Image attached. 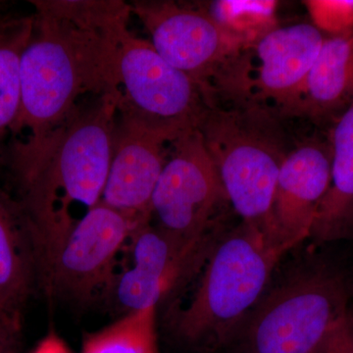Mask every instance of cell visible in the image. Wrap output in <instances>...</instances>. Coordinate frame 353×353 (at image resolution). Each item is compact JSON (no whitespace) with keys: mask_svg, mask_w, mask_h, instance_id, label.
Here are the masks:
<instances>
[{"mask_svg":"<svg viewBox=\"0 0 353 353\" xmlns=\"http://www.w3.org/2000/svg\"><path fill=\"white\" fill-rule=\"evenodd\" d=\"M34 29L21 60L19 112L9 159L38 148L83 95L118 90L116 64L131 4L122 0H31Z\"/></svg>","mask_w":353,"mask_h":353,"instance_id":"obj_1","label":"cell"},{"mask_svg":"<svg viewBox=\"0 0 353 353\" xmlns=\"http://www.w3.org/2000/svg\"><path fill=\"white\" fill-rule=\"evenodd\" d=\"M119 90L79 104L38 148L10 165L39 263L50 270L70 232L101 201L112 160Z\"/></svg>","mask_w":353,"mask_h":353,"instance_id":"obj_2","label":"cell"},{"mask_svg":"<svg viewBox=\"0 0 353 353\" xmlns=\"http://www.w3.org/2000/svg\"><path fill=\"white\" fill-rule=\"evenodd\" d=\"M284 120L270 109L214 105L208 106L197 127L228 201L243 223L259 228L273 241L276 183L292 150Z\"/></svg>","mask_w":353,"mask_h":353,"instance_id":"obj_3","label":"cell"},{"mask_svg":"<svg viewBox=\"0 0 353 353\" xmlns=\"http://www.w3.org/2000/svg\"><path fill=\"white\" fill-rule=\"evenodd\" d=\"M290 248L243 223L213 248L189 303L174 312V331L189 343L227 338L259 301Z\"/></svg>","mask_w":353,"mask_h":353,"instance_id":"obj_4","label":"cell"},{"mask_svg":"<svg viewBox=\"0 0 353 353\" xmlns=\"http://www.w3.org/2000/svg\"><path fill=\"white\" fill-rule=\"evenodd\" d=\"M324 39L315 26L299 23L279 26L241 46L209 83L208 106L266 108L278 113L307 75Z\"/></svg>","mask_w":353,"mask_h":353,"instance_id":"obj_5","label":"cell"},{"mask_svg":"<svg viewBox=\"0 0 353 353\" xmlns=\"http://www.w3.org/2000/svg\"><path fill=\"white\" fill-rule=\"evenodd\" d=\"M118 116L172 141L196 129L208 108L201 85L128 30L116 64Z\"/></svg>","mask_w":353,"mask_h":353,"instance_id":"obj_6","label":"cell"},{"mask_svg":"<svg viewBox=\"0 0 353 353\" xmlns=\"http://www.w3.org/2000/svg\"><path fill=\"white\" fill-rule=\"evenodd\" d=\"M343 280L329 272L299 274L274 290L252 316L248 353H315L347 315Z\"/></svg>","mask_w":353,"mask_h":353,"instance_id":"obj_7","label":"cell"},{"mask_svg":"<svg viewBox=\"0 0 353 353\" xmlns=\"http://www.w3.org/2000/svg\"><path fill=\"white\" fill-rule=\"evenodd\" d=\"M228 201L199 129L169 143L166 162L152 199V220L185 243L204 241L216 209Z\"/></svg>","mask_w":353,"mask_h":353,"instance_id":"obj_8","label":"cell"},{"mask_svg":"<svg viewBox=\"0 0 353 353\" xmlns=\"http://www.w3.org/2000/svg\"><path fill=\"white\" fill-rule=\"evenodd\" d=\"M130 4L160 57L196 81L206 97L216 72L241 44L228 36L201 4L190 6L170 0H137Z\"/></svg>","mask_w":353,"mask_h":353,"instance_id":"obj_9","label":"cell"},{"mask_svg":"<svg viewBox=\"0 0 353 353\" xmlns=\"http://www.w3.org/2000/svg\"><path fill=\"white\" fill-rule=\"evenodd\" d=\"M141 224L99 202L70 232L44 288L80 301L110 289L118 253Z\"/></svg>","mask_w":353,"mask_h":353,"instance_id":"obj_10","label":"cell"},{"mask_svg":"<svg viewBox=\"0 0 353 353\" xmlns=\"http://www.w3.org/2000/svg\"><path fill=\"white\" fill-rule=\"evenodd\" d=\"M132 265L114 278V299L126 313L157 303L196 267L202 243H185L152 225L143 223L130 238Z\"/></svg>","mask_w":353,"mask_h":353,"instance_id":"obj_11","label":"cell"},{"mask_svg":"<svg viewBox=\"0 0 353 353\" xmlns=\"http://www.w3.org/2000/svg\"><path fill=\"white\" fill-rule=\"evenodd\" d=\"M330 139L292 146L279 172L271 211L274 240L292 248L310 236L316 212L331 182Z\"/></svg>","mask_w":353,"mask_h":353,"instance_id":"obj_12","label":"cell"},{"mask_svg":"<svg viewBox=\"0 0 353 353\" xmlns=\"http://www.w3.org/2000/svg\"><path fill=\"white\" fill-rule=\"evenodd\" d=\"M171 141L118 116L102 203L137 222L152 220V194Z\"/></svg>","mask_w":353,"mask_h":353,"instance_id":"obj_13","label":"cell"},{"mask_svg":"<svg viewBox=\"0 0 353 353\" xmlns=\"http://www.w3.org/2000/svg\"><path fill=\"white\" fill-rule=\"evenodd\" d=\"M353 102V30L325 37L303 83L278 111L283 119L334 123Z\"/></svg>","mask_w":353,"mask_h":353,"instance_id":"obj_14","label":"cell"},{"mask_svg":"<svg viewBox=\"0 0 353 353\" xmlns=\"http://www.w3.org/2000/svg\"><path fill=\"white\" fill-rule=\"evenodd\" d=\"M37 282L38 259L27 216L19 201L0 188V310L21 320Z\"/></svg>","mask_w":353,"mask_h":353,"instance_id":"obj_15","label":"cell"},{"mask_svg":"<svg viewBox=\"0 0 353 353\" xmlns=\"http://www.w3.org/2000/svg\"><path fill=\"white\" fill-rule=\"evenodd\" d=\"M331 182L310 236L332 241L353 238V102L332 129Z\"/></svg>","mask_w":353,"mask_h":353,"instance_id":"obj_16","label":"cell"},{"mask_svg":"<svg viewBox=\"0 0 353 353\" xmlns=\"http://www.w3.org/2000/svg\"><path fill=\"white\" fill-rule=\"evenodd\" d=\"M34 15L0 23V145L10 134L21 99V60L31 39Z\"/></svg>","mask_w":353,"mask_h":353,"instance_id":"obj_17","label":"cell"},{"mask_svg":"<svg viewBox=\"0 0 353 353\" xmlns=\"http://www.w3.org/2000/svg\"><path fill=\"white\" fill-rule=\"evenodd\" d=\"M278 6L274 0H215L201 4L216 24L241 46L279 27Z\"/></svg>","mask_w":353,"mask_h":353,"instance_id":"obj_18","label":"cell"},{"mask_svg":"<svg viewBox=\"0 0 353 353\" xmlns=\"http://www.w3.org/2000/svg\"><path fill=\"white\" fill-rule=\"evenodd\" d=\"M82 353H159L157 307L126 313L101 331L88 334Z\"/></svg>","mask_w":353,"mask_h":353,"instance_id":"obj_19","label":"cell"},{"mask_svg":"<svg viewBox=\"0 0 353 353\" xmlns=\"http://www.w3.org/2000/svg\"><path fill=\"white\" fill-rule=\"evenodd\" d=\"M303 3L320 32L336 36L353 30V0H307Z\"/></svg>","mask_w":353,"mask_h":353,"instance_id":"obj_20","label":"cell"},{"mask_svg":"<svg viewBox=\"0 0 353 353\" xmlns=\"http://www.w3.org/2000/svg\"><path fill=\"white\" fill-rule=\"evenodd\" d=\"M315 353H353V327L348 316H345Z\"/></svg>","mask_w":353,"mask_h":353,"instance_id":"obj_21","label":"cell"},{"mask_svg":"<svg viewBox=\"0 0 353 353\" xmlns=\"http://www.w3.org/2000/svg\"><path fill=\"white\" fill-rule=\"evenodd\" d=\"M21 320L0 310V353L18 347Z\"/></svg>","mask_w":353,"mask_h":353,"instance_id":"obj_22","label":"cell"},{"mask_svg":"<svg viewBox=\"0 0 353 353\" xmlns=\"http://www.w3.org/2000/svg\"><path fill=\"white\" fill-rule=\"evenodd\" d=\"M32 353H71L66 345L55 334H50L39 343Z\"/></svg>","mask_w":353,"mask_h":353,"instance_id":"obj_23","label":"cell"},{"mask_svg":"<svg viewBox=\"0 0 353 353\" xmlns=\"http://www.w3.org/2000/svg\"><path fill=\"white\" fill-rule=\"evenodd\" d=\"M12 15V13L9 12V4L6 1H0V23Z\"/></svg>","mask_w":353,"mask_h":353,"instance_id":"obj_24","label":"cell"},{"mask_svg":"<svg viewBox=\"0 0 353 353\" xmlns=\"http://www.w3.org/2000/svg\"><path fill=\"white\" fill-rule=\"evenodd\" d=\"M18 352V347L13 348V350H8V352H4V353H17Z\"/></svg>","mask_w":353,"mask_h":353,"instance_id":"obj_25","label":"cell"}]
</instances>
